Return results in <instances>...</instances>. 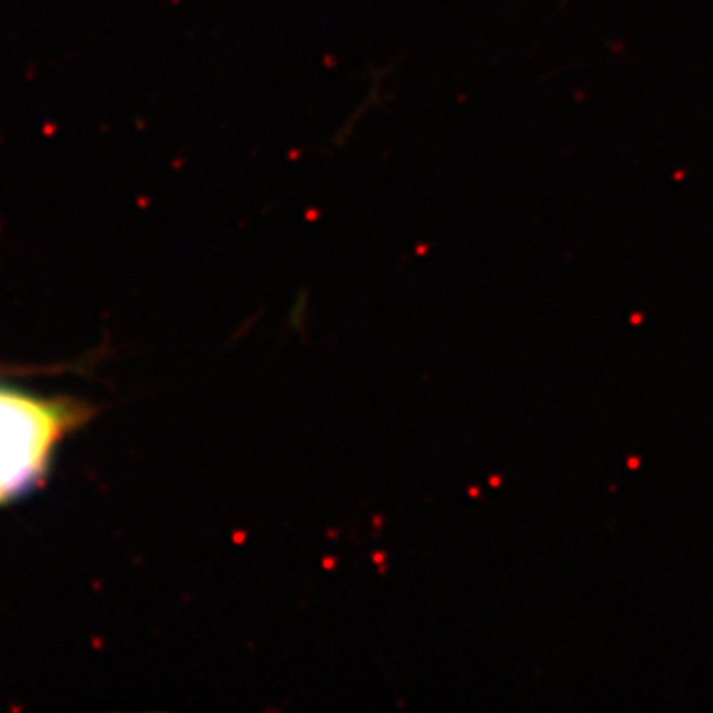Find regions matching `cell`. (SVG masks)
Segmentation results:
<instances>
[{
  "label": "cell",
  "mask_w": 713,
  "mask_h": 713,
  "mask_svg": "<svg viewBox=\"0 0 713 713\" xmlns=\"http://www.w3.org/2000/svg\"><path fill=\"white\" fill-rule=\"evenodd\" d=\"M86 410L0 386V503L28 491L46 474L60 440Z\"/></svg>",
  "instance_id": "6da1fadb"
}]
</instances>
